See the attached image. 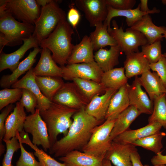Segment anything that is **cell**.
<instances>
[{"mask_svg": "<svg viewBox=\"0 0 166 166\" xmlns=\"http://www.w3.org/2000/svg\"><path fill=\"white\" fill-rule=\"evenodd\" d=\"M22 95L19 101L26 111L33 114L35 113L38 100L36 96L29 90L22 88Z\"/></svg>", "mask_w": 166, "mask_h": 166, "instance_id": "60d3db41", "label": "cell"}, {"mask_svg": "<svg viewBox=\"0 0 166 166\" xmlns=\"http://www.w3.org/2000/svg\"><path fill=\"white\" fill-rule=\"evenodd\" d=\"M67 18L69 24L73 28H76L80 21V15L77 9L72 7L68 11Z\"/></svg>", "mask_w": 166, "mask_h": 166, "instance_id": "bcb514c9", "label": "cell"}, {"mask_svg": "<svg viewBox=\"0 0 166 166\" xmlns=\"http://www.w3.org/2000/svg\"><path fill=\"white\" fill-rule=\"evenodd\" d=\"M161 41H157L141 46V52L150 64L157 62L163 56Z\"/></svg>", "mask_w": 166, "mask_h": 166, "instance_id": "f35d334b", "label": "cell"}, {"mask_svg": "<svg viewBox=\"0 0 166 166\" xmlns=\"http://www.w3.org/2000/svg\"><path fill=\"white\" fill-rule=\"evenodd\" d=\"M153 104L152 113L148 119V123H158L166 129V93L156 97Z\"/></svg>", "mask_w": 166, "mask_h": 166, "instance_id": "8d00e7d4", "label": "cell"}, {"mask_svg": "<svg viewBox=\"0 0 166 166\" xmlns=\"http://www.w3.org/2000/svg\"><path fill=\"white\" fill-rule=\"evenodd\" d=\"M62 77L36 76L35 81L43 95L51 101L54 95L65 83Z\"/></svg>", "mask_w": 166, "mask_h": 166, "instance_id": "1f68e13d", "label": "cell"}, {"mask_svg": "<svg viewBox=\"0 0 166 166\" xmlns=\"http://www.w3.org/2000/svg\"><path fill=\"white\" fill-rule=\"evenodd\" d=\"M138 76L135 78L128 90L129 105L137 109L141 113L151 115L154 104L146 92L142 89Z\"/></svg>", "mask_w": 166, "mask_h": 166, "instance_id": "5bb4252c", "label": "cell"}, {"mask_svg": "<svg viewBox=\"0 0 166 166\" xmlns=\"http://www.w3.org/2000/svg\"><path fill=\"white\" fill-rule=\"evenodd\" d=\"M42 49L38 47L34 48L30 51L28 56L21 62L10 74L4 75L0 80V86L5 88H10L16 82L18 78L26 72L28 71L36 61L37 55L41 52Z\"/></svg>", "mask_w": 166, "mask_h": 166, "instance_id": "44dd1931", "label": "cell"}, {"mask_svg": "<svg viewBox=\"0 0 166 166\" xmlns=\"http://www.w3.org/2000/svg\"><path fill=\"white\" fill-rule=\"evenodd\" d=\"M140 9L142 12H148L150 11V10L148 6V0H140Z\"/></svg>", "mask_w": 166, "mask_h": 166, "instance_id": "681fc988", "label": "cell"}, {"mask_svg": "<svg viewBox=\"0 0 166 166\" xmlns=\"http://www.w3.org/2000/svg\"><path fill=\"white\" fill-rule=\"evenodd\" d=\"M24 129L27 133L31 134L34 144L41 145L46 151L50 149L51 146L47 127L38 109H36L34 113L27 116Z\"/></svg>", "mask_w": 166, "mask_h": 166, "instance_id": "9c48e42d", "label": "cell"}, {"mask_svg": "<svg viewBox=\"0 0 166 166\" xmlns=\"http://www.w3.org/2000/svg\"><path fill=\"white\" fill-rule=\"evenodd\" d=\"M132 144H121L113 141L105 158L116 166H132L131 154L137 149Z\"/></svg>", "mask_w": 166, "mask_h": 166, "instance_id": "e0dca14e", "label": "cell"}, {"mask_svg": "<svg viewBox=\"0 0 166 166\" xmlns=\"http://www.w3.org/2000/svg\"><path fill=\"white\" fill-rule=\"evenodd\" d=\"M102 166H112L111 162L108 160L104 158L102 161Z\"/></svg>", "mask_w": 166, "mask_h": 166, "instance_id": "816d5d0a", "label": "cell"}, {"mask_svg": "<svg viewBox=\"0 0 166 166\" xmlns=\"http://www.w3.org/2000/svg\"><path fill=\"white\" fill-rule=\"evenodd\" d=\"M18 141L20 145L21 152L15 166H41L39 162L35 159L34 153L27 151L21 142L19 140Z\"/></svg>", "mask_w": 166, "mask_h": 166, "instance_id": "b9f144b4", "label": "cell"}, {"mask_svg": "<svg viewBox=\"0 0 166 166\" xmlns=\"http://www.w3.org/2000/svg\"><path fill=\"white\" fill-rule=\"evenodd\" d=\"M17 137L21 142L29 145L34 151V154L38 158L41 166H65L52 157L42 149H39L30 140L28 135L24 130L17 134Z\"/></svg>", "mask_w": 166, "mask_h": 166, "instance_id": "836d02e7", "label": "cell"}, {"mask_svg": "<svg viewBox=\"0 0 166 166\" xmlns=\"http://www.w3.org/2000/svg\"><path fill=\"white\" fill-rule=\"evenodd\" d=\"M162 127L157 122L148 123L140 128L128 129L115 137L113 141L121 144H131L133 141L160 132Z\"/></svg>", "mask_w": 166, "mask_h": 166, "instance_id": "d4e9b609", "label": "cell"}, {"mask_svg": "<svg viewBox=\"0 0 166 166\" xmlns=\"http://www.w3.org/2000/svg\"><path fill=\"white\" fill-rule=\"evenodd\" d=\"M166 134L159 132L156 133L146 136L133 141L131 144L135 146L141 147L151 151L156 155L161 152L163 148L162 140Z\"/></svg>", "mask_w": 166, "mask_h": 166, "instance_id": "e575fe53", "label": "cell"}, {"mask_svg": "<svg viewBox=\"0 0 166 166\" xmlns=\"http://www.w3.org/2000/svg\"><path fill=\"white\" fill-rule=\"evenodd\" d=\"M141 114L139 110L133 105H129L118 116L110 134L112 141L118 135L129 129L133 121Z\"/></svg>", "mask_w": 166, "mask_h": 166, "instance_id": "f546056e", "label": "cell"}, {"mask_svg": "<svg viewBox=\"0 0 166 166\" xmlns=\"http://www.w3.org/2000/svg\"><path fill=\"white\" fill-rule=\"evenodd\" d=\"M6 145V152L3 159L2 166H13L12 164L14 153L20 148L18 140L16 136L10 140L3 139Z\"/></svg>", "mask_w": 166, "mask_h": 166, "instance_id": "ab89813d", "label": "cell"}, {"mask_svg": "<svg viewBox=\"0 0 166 166\" xmlns=\"http://www.w3.org/2000/svg\"><path fill=\"white\" fill-rule=\"evenodd\" d=\"M74 33L70 24L66 19L59 23L56 28L47 38L41 41V48L49 49L52 57L61 66L67 64L74 45L72 44V36Z\"/></svg>", "mask_w": 166, "mask_h": 166, "instance_id": "7a4b0ae2", "label": "cell"}, {"mask_svg": "<svg viewBox=\"0 0 166 166\" xmlns=\"http://www.w3.org/2000/svg\"><path fill=\"white\" fill-rule=\"evenodd\" d=\"M23 45L17 50L11 53H0V72L9 69L13 72L18 67L20 60L30 49L39 47L37 40L33 36L23 40Z\"/></svg>", "mask_w": 166, "mask_h": 166, "instance_id": "4fadbf2b", "label": "cell"}, {"mask_svg": "<svg viewBox=\"0 0 166 166\" xmlns=\"http://www.w3.org/2000/svg\"><path fill=\"white\" fill-rule=\"evenodd\" d=\"M65 19V12L60 7L57 1L51 0L42 7L40 15L34 24L32 36L39 44L49 37L60 22Z\"/></svg>", "mask_w": 166, "mask_h": 166, "instance_id": "5b68a950", "label": "cell"}, {"mask_svg": "<svg viewBox=\"0 0 166 166\" xmlns=\"http://www.w3.org/2000/svg\"><path fill=\"white\" fill-rule=\"evenodd\" d=\"M5 147L3 143H0V156H1L4 152Z\"/></svg>", "mask_w": 166, "mask_h": 166, "instance_id": "f5cc1de1", "label": "cell"}, {"mask_svg": "<svg viewBox=\"0 0 166 166\" xmlns=\"http://www.w3.org/2000/svg\"><path fill=\"white\" fill-rule=\"evenodd\" d=\"M130 28L142 33L146 38L149 44L162 40L163 36L166 32V27L155 25L149 14L144 16L140 20Z\"/></svg>", "mask_w": 166, "mask_h": 166, "instance_id": "d6986e66", "label": "cell"}, {"mask_svg": "<svg viewBox=\"0 0 166 166\" xmlns=\"http://www.w3.org/2000/svg\"><path fill=\"white\" fill-rule=\"evenodd\" d=\"M72 81L90 101L95 95L105 92L106 89L101 83L89 80L75 78Z\"/></svg>", "mask_w": 166, "mask_h": 166, "instance_id": "d590c367", "label": "cell"}, {"mask_svg": "<svg viewBox=\"0 0 166 166\" xmlns=\"http://www.w3.org/2000/svg\"><path fill=\"white\" fill-rule=\"evenodd\" d=\"M163 38H164L166 42V32L163 36Z\"/></svg>", "mask_w": 166, "mask_h": 166, "instance_id": "9f6ffc18", "label": "cell"}, {"mask_svg": "<svg viewBox=\"0 0 166 166\" xmlns=\"http://www.w3.org/2000/svg\"><path fill=\"white\" fill-rule=\"evenodd\" d=\"M65 80L72 81L78 78L101 83L104 72L94 61L88 63L68 64L61 66Z\"/></svg>", "mask_w": 166, "mask_h": 166, "instance_id": "30bf717a", "label": "cell"}, {"mask_svg": "<svg viewBox=\"0 0 166 166\" xmlns=\"http://www.w3.org/2000/svg\"><path fill=\"white\" fill-rule=\"evenodd\" d=\"M115 120H106L103 124L95 127L89 141L81 149L82 152L105 158L112 141L110 138V134Z\"/></svg>", "mask_w": 166, "mask_h": 166, "instance_id": "8992f818", "label": "cell"}, {"mask_svg": "<svg viewBox=\"0 0 166 166\" xmlns=\"http://www.w3.org/2000/svg\"><path fill=\"white\" fill-rule=\"evenodd\" d=\"M128 81L124 68L121 67L104 72L101 83L106 89L111 88L117 90L128 83Z\"/></svg>", "mask_w": 166, "mask_h": 166, "instance_id": "d6a6232c", "label": "cell"}, {"mask_svg": "<svg viewBox=\"0 0 166 166\" xmlns=\"http://www.w3.org/2000/svg\"><path fill=\"white\" fill-rule=\"evenodd\" d=\"M13 104H10L2 110L0 114V143H2V141L6 133L5 122L10 113L14 108Z\"/></svg>", "mask_w": 166, "mask_h": 166, "instance_id": "f6af8a7d", "label": "cell"}, {"mask_svg": "<svg viewBox=\"0 0 166 166\" xmlns=\"http://www.w3.org/2000/svg\"><path fill=\"white\" fill-rule=\"evenodd\" d=\"M35 76L32 68L20 79L18 80L11 86L13 88H25L32 92L38 100L36 109L40 112L44 111L49 107L51 101L45 97L41 91L35 81Z\"/></svg>", "mask_w": 166, "mask_h": 166, "instance_id": "2e32d148", "label": "cell"}, {"mask_svg": "<svg viewBox=\"0 0 166 166\" xmlns=\"http://www.w3.org/2000/svg\"><path fill=\"white\" fill-rule=\"evenodd\" d=\"M51 0H36V1L37 4L39 6H41L42 7L46 6L49 3Z\"/></svg>", "mask_w": 166, "mask_h": 166, "instance_id": "f907efd6", "label": "cell"}, {"mask_svg": "<svg viewBox=\"0 0 166 166\" xmlns=\"http://www.w3.org/2000/svg\"><path fill=\"white\" fill-rule=\"evenodd\" d=\"M113 28H108L110 35L116 40L121 51L126 55L139 52V47L149 44L145 37L141 32L129 27L124 31L121 26L119 27L116 21L112 22Z\"/></svg>", "mask_w": 166, "mask_h": 166, "instance_id": "52a82bcc", "label": "cell"}, {"mask_svg": "<svg viewBox=\"0 0 166 166\" xmlns=\"http://www.w3.org/2000/svg\"><path fill=\"white\" fill-rule=\"evenodd\" d=\"M104 159L78 150H74L59 158L65 166H102Z\"/></svg>", "mask_w": 166, "mask_h": 166, "instance_id": "83f0119b", "label": "cell"}, {"mask_svg": "<svg viewBox=\"0 0 166 166\" xmlns=\"http://www.w3.org/2000/svg\"><path fill=\"white\" fill-rule=\"evenodd\" d=\"M93 50L89 36L85 35L79 44L74 45L68 60V64L94 61Z\"/></svg>", "mask_w": 166, "mask_h": 166, "instance_id": "484cf974", "label": "cell"}, {"mask_svg": "<svg viewBox=\"0 0 166 166\" xmlns=\"http://www.w3.org/2000/svg\"><path fill=\"white\" fill-rule=\"evenodd\" d=\"M26 117L24 107L20 101L18 102L13 111L6 120V133L3 139L10 140L16 136L18 132H22Z\"/></svg>", "mask_w": 166, "mask_h": 166, "instance_id": "ac0fdd59", "label": "cell"}, {"mask_svg": "<svg viewBox=\"0 0 166 166\" xmlns=\"http://www.w3.org/2000/svg\"><path fill=\"white\" fill-rule=\"evenodd\" d=\"M131 159L132 166H144L142 164L140 157L137 149L132 152Z\"/></svg>", "mask_w": 166, "mask_h": 166, "instance_id": "c3c4849f", "label": "cell"}, {"mask_svg": "<svg viewBox=\"0 0 166 166\" xmlns=\"http://www.w3.org/2000/svg\"><path fill=\"white\" fill-rule=\"evenodd\" d=\"M161 2L163 5H166V0H161Z\"/></svg>", "mask_w": 166, "mask_h": 166, "instance_id": "11a10c76", "label": "cell"}, {"mask_svg": "<svg viewBox=\"0 0 166 166\" xmlns=\"http://www.w3.org/2000/svg\"><path fill=\"white\" fill-rule=\"evenodd\" d=\"M139 79L152 101L166 93V88L156 72L148 70L142 74Z\"/></svg>", "mask_w": 166, "mask_h": 166, "instance_id": "4316f807", "label": "cell"}, {"mask_svg": "<svg viewBox=\"0 0 166 166\" xmlns=\"http://www.w3.org/2000/svg\"><path fill=\"white\" fill-rule=\"evenodd\" d=\"M117 90L107 88L101 95H95L85 107L86 113L99 121L105 119L108 110L110 100Z\"/></svg>", "mask_w": 166, "mask_h": 166, "instance_id": "9a60e30c", "label": "cell"}, {"mask_svg": "<svg viewBox=\"0 0 166 166\" xmlns=\"http://www.w3.org/2000/svg\"><path fill=\"white\" fill-rule=\"evenodd\" d=\"M149 67L157 73L166 88V58L163 56L157 62L150 64Z\"/></svg>", "mask_w": 166, "mask_h": 166, "instance_id": "7bdbcfd3", "label": "cell"}, {"mask_svg": "<svg viewBox=\"0 0 166 166\" xmlns=\"http://www.w3.org/2000/svg\"><path fill=\"white\" fill-rule=\"evenodd\" d=\"M144 166H166V165H153V166H150L146 164L144 165Z\"/></svg>", "mask_w": 166, "mask_h": 166, "instance_id": "db71d44e", "label": "cell"}, {"mask_svg": "<svg viewBox=\"0 0 166 166\" xmlns=\"http://www.w3.org/2000/svg\"><path fill=\"white\" fill-rule=\"evenodd\" d=\"M34 25L17 21L8 12L0 8V53L5 46L22 44L32 36Z\"/></svg>", "mask_w": 166, "mask_h": 166, "instance_id": "3957f363", "label": "cell"}, {"mask_svg": "<svg viewBox=\"0 0 166 166\" xmlns=\"http://www.w3.org/2000/svg\"><path fill=\"white\" fill-rule=\"evenodd\" d=\"M126 55L124 68L125 74L128 78L141 75L150 70V63L141 52H131Z\"/></svg>", "mask_w": 166, "mask_h": 166, "instance_id": "cb8c5ba5", "label": "cell"}, {"mask_svg": "<svg viewBox=\"0 0 166 166\" xmlns=\"http://www.w3.org/2000/svg\"><path fill=\"white\" fill-rule=\"evenodd\" d=\"M128 83L120 88L112 97L105 119H116L129 105Z\"/></svg>", "mask_w": 166, "mask_h": 166, "instance_id": "603a6c76", "label": "cell"}, {"mask_svg": "<svg viewBox=\"0 0 166 166\" xmlns=\"http://www.w3.org/2000/svg\"><path fill=\"white\" fill-rule=\"evenodd\" d=\"M108 14L105 20L103 22L106 23L108 28L110 27V22L114 17L123 16L126 18V22L128 26L131 27L140 20L144 16L150 14L158 13L160 10L156 7L148 12H144L140 9V3L138 6L134 9L125 10H119L114 9L107 5Z\"/></svg>", "mask_w": 166, "mask_h": 166, "instance_id": "ffe728a7", "label": "cell"}, {"mask_svg": "<svg viewBox=\"0 0 166 166\" xmlns=\"http://www.w3.org/2000/svg\"><path fill=\"white\" fill-rule=\"evenodd\" d=\"M35 0H1L0 8L9 12L20 22L34 25L41 13Z\"/></svg>", "mask_w": 166, "mask_h": 166, "instance_id": "ba28073f", "label": "cell"}, {"mask_svg": "<svg viewBox=\"0 0 166 166\" xmlns=\"http://www.w3.org/2000/svg\"><path fill=\"white\" fill-rule=\"evenodd\" d=\"M121 52L117 45L111 46L109 49H101L95 53L94 61L105 72L113 69L118 64L119 57Z\"/></svg>", "mask_w": 166, "mask_h": 166, "instance_id": "f1b7e54d", "label": "cell"}, {"mask_svg": "<svg viewBox=\"0 0 166 166\" xmlns=\"http://www.w3.org/2000/svg\"><path fill=\"white\" fill-rule=\"evenodd\" d=\"M151 162L154 165H166V155H163L161 152L152 158Z\"/></svg>", "mask_w": 166, "mask_h": 166, "instance_id": "7dc6e473", "label": "cell"}, {"mask_svg": "<svg viewBox=\"0 0 166 166\" xmlns=\"http://www.w3.org/2000/svg\"><path fill=\"white\" fill-rule=\"evenodd\" d=\"M76 6L85 14L91 27L105 20L108 14L105 0H76Z\"/></svg>", "mask_w": 166, "mask_h": 166, "instance_id": "7c38bea8", "label": "cell"}, {"mask_svg": "<svg viewBox=\"0 0 166 166\" xmlns=\"http://www.w3.org/2000/svg\"><path fill=\"white\" fill-rule=\"evenodd\" d=\"M51 101L79 110L85 107L90 101L73 81L65 83L53 97Z\"/></svg>", "mask_w": 166, "mask_h": 166, "instance_id": "8fae6325", "label": "cell"}, {"mask_svg": "<svg viewBox=\"0 0 166 166\" xmlns=\"http://www.w3.org/2000/svg\"><path fill=\"white\" fill-rule=\"evenodd\" d=\"M85 107L78 110L73 115V122L67 134L51 146L50 154H53L55 157H60L71 151L81 149L88 143L94 128L102 121L88 114Z\"/></svg>", "mask_w": 166, "mask_h": 166, "instance_id": "6da1fadb", "label": "cell"}, {"mask_svg": "<svg viewBox=\"0 0 166 166\" xmlns=\"http://www.w3.org/2000/svg\"><path fill=\"white\" fill-rule=\"evenodd\" d=\"M50 51L48 48L42 49L41 55L36 66L33 68L35 76H50L62 77V69L53 60Z\"/></svg>", "mask_w": 166, "mask_h": 166, "instance_id": "7402d4cb", "label": "cell"}, {"mask_svg": "<svg viewBox=\"0 0 166 166\" xmlns=\"http://www.w3.org/2000/svg\"><path fill=\"white\" fill-rule=\"evenodd\" d=\"M95 27V30L90 33L89 36L94 50L97 51L107 46L111 47L117 45L109 33L108 26L106 23H100Z\"/></svg>", "mask_w": 166, "mask_h": 166, "instance_id": "4dcf8cb0", "label": "cell"}, {"mask_svg": "<svg viewBox=\"0 0 166 166\" xmlns=\"http://www.w3.org/2000/svg\"><path fill=\"white\" fill-rule=\"evenodd\" d=\"M78 110L51 101L47 109L40 112L47 127L51 147L59 134H67L73 122L71 118Z\"/></svg>", "mask_w": 166, "mask_h": 166, "instance_id": "277c9868", "label": "cell"}, {"mask_svg": "<svg viewBox=\"0 0 166 166\" xmlns=\"http://www.w3.org/2000/svg\"><path fill=\"white\" fill-rule=\"evenodd\" d=\"M22 88H4L0 91V110L10 104L20 101L22 95Z\"/></svg>", "mask_w": 166, "mask_h": 166, "instance_id": "74e56055", "label": "cell"}, {"mask_svg": "<svg viewBox=\"0 0 166 166\" xmlns=\"http://www.w3.org/2000/svg\"><path fill=\"white\" fill-rule=\"evenodd\" d=\"M163 56L166 58V52L164 53H163Z\"/></svg>", "mask_w": 166, "mask_h": 166, "instance_id": "6f0895ef", "label": "cell"}, {"mask_svg": "<svg viewBox=\"0 0 166 166\" xmlns=\"http://www.w3.org/2000/svg\"><path fill=\"white\" fill-rule=\"evenodd\" d=\"M107 5L119 10L132 9L135 5V0H105Z\"/></svg>", "mask_w": 166, "mask_h": 166, "instance_id": "ee69618b", "label": "cell"}]
</instances>
